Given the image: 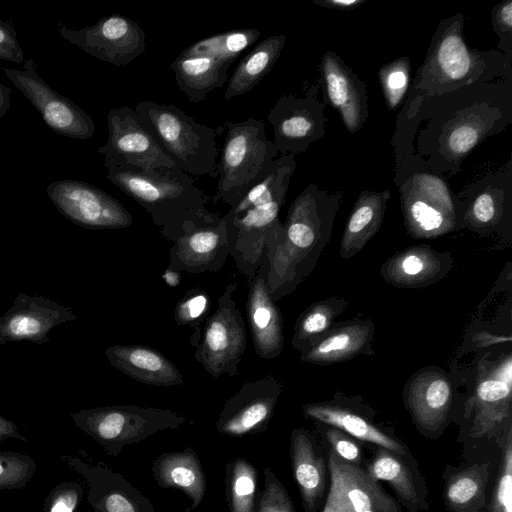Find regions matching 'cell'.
<instances>
[{"label":"cell","instance_id":"cell-31","mask_svg":"<svg viewBox=\"0 0 512 512\" xmlns=\"http://www.w3.org/2000/svg\"><path fill=\"white\" fill-rule=\"evenodd\" d=\"M389 191L363 192L348 218L341 243L340 256L349 259L358 254L378 232L383 221Z\"/></svg>","mask_w":512,"mask_h":512},{"label":"cell","instance_id":"cell-41","mask_svg":"<svg viewBox=\"0 0 512 512\" xmlns=\"http://www.w3.org/2000/svg\"><path fill=\"white\" fill-rule=\"evenodd\" d=\"M379 77L388 107L394 109L398 106L408 88L409 60L403 57L383 66Z\"/></svg>","mask_w":512,"mask_h":512},{"label":"cell","instance_id":"cell-34","mask_svg":"<svg viewBox=\"0 0 512 512\" xmlns=\"http://www.w3.org/2000/svg\"><path fill=\"white\" fill-rule=\"evenodd\" d=\"M489 478L487 464H477L452 474L445 483L448 506L456 512H476L485 503Z\"/></svg>","mask_w":512,"mask_h":512},{"label":"cell","instance_id":"cell-21","mask_svg":"<svg viewBox=\"0 0 512 512\" xmlns=\"http://www.w3.org/2000/svg\"><path fill=\"white\" fill-rule=\"evenodd\" d=\"M453 259L448 252L430 246H412L398 251L380 269L383 279L398 288H421L444 278Z\"/></svg>","mask_w":512,"mask_h":512},{"label":"cell","instance_id":"cell-2","mask_svg":"<svg viewBox=\"0 0 512 512\" xmlns=\"http://www.w3.org/2000/svg\"><path fill=\"white\" fill-rule=\"evenodd\" d=\"M332 222L333 214H324L320 193L312 185L291 204L281 237L265 251L268 286L275 301L291 293L313 270L329 241Z\"/></svg>","mask_w":512,"mask_h":512},{"label":"cell","instance_id":"cell-50","mask_svg":"<svg viewBox=\"0 0 512 512\" xmlns=\"http://www.w3.org/2000/svg\"><path fill=\"white\" fill-rule=\"evenodd\" d=\"M363 2L362 0H324L319 3L330 8L349 10L359 6Z\"/></svg>","mask_w":512,"mask_h":512},{"label":"cell","instance_id":"cell-26","mask_svg":"<svg viewBox=\"0 0 512 512\" xmlns=\"http://www.w3.org/2000/svg\"><path fill=\"white\" fill-rule=\"evenodd\" d=\"M151 471L161 488L179 489L190 499L188 509L199 506L206 494V476L196 451L186 447L181 451L165 452L152 463Z\"/></svg>","mask_w":512,"mask_h":512},{"label":"cell","instance_id":"cell-1","mask_svg":"<svg viewBox=\"0 0 512 512\" xmlns=\"http://www.w3.org/2000/svg\"><path fill=\"white\" fill-rule=\"evenodd\" d=\"M294 168V154H282L264 177L222 216L227 227L229 254L249 282L255 276L266 248L282 235L279 212Z\"/></svg>","mask_w":512,"mask_h":512},{"label":"cell","instance_id":"cell-6","mask_svg":"<svg viewBox=\"0 0 512 512\" xmlns=\"http://www.w3.org/2000/svg\"><path fill=\"white\" fill-rule=\"evenodd\" d=\"M76 427L112 457L126 445L139 443L160 431L175 429L187 420L170 409L137 405H110L71 413Z\"/></svg>","mask_w":512,"mask_h":512},{"label":"cell","instance_id":"cell-22","mask_svg":"<svg viewBox=\"0 0 512 512\" xmlns=\"http://www.w3.org/2000/svg\"><path fill=\"white\" fill-rule=\"evenodd\" d=\"M309 97L283 95L269 112L267 119L273 126V143L282 154L303 151L314 140L318 117Z\"/></svg>","mask_w":512,"mask_h":512},{"label":"cell","instance_id":"cell-28","mask_svg":"<svg viewBox=\"0 0 512 512\" xmlns=\"http://www.w3.org/2000/svg\"><path fill=\"white\" fill-rule=\"evenodd\" d=\"M475 418L472 435L483 437L510 416L511 357L498 368L497 374L478 383L473 400Z\"/></svg>","mask_w":512,"mask_h":512},{"label":"cell","instance_id":"cell-12","mask_svg":"<svg viewBox=\"0 0 512 512\" xmlns=\"http://www.w3.org/2000/svg\"><path fill=\"white\" fill-rule=\"evenodd\" d=\"M329 490L321 512H402L400 504L359 466L327 454Z\"/></svg>","mask_w":512,"mask_h":512},{"label":"cell","instance_id":"cell-15","mask_svg":"<svg viewBox=\"0 0 512 512\" xmlns=\"http://www.w3.org/2000/svg\"><path fill=\"white\" fill-rule=\"evenodd\" d=\"M281 392L282 384L271 375L244 383L225 402L215 422L217 431L230 437L265 432Z\"/></svg>","mask_w":512,"mask_h":512},{"label":"cell","instance_id":"cell-16","mask_svg":"<svg viewBox=\"0 0 512 512\" xmlns=\"http://www.w3.org/2000/svg\"><path fill=\"white\" fill-rule=\"evenodd\" d=\"M402 207L408 232L414 238H433L456 227L455 209L446 185L428 175L415 177L403 192Z\"/></svg>","mask_w":512,"mask_h":512},{"label":"cell","instance_id":"cell-45","mask_svg":"<svg viewBox=\"0 0 512 512\" xmlns=\"http://www.w3.org/2000/svg\"><path fill=\"white\" fill-rule=\"evenodd\" d=\"M330 449L343 461L361 467L363 459L362 447L357 439L342 430L328 426L324 432Z\"/></svg>","mask_w":512,"mask_h":512},{"label":"cell","instance_id":"cell-3","mask_svg":"<svg viewBox=\"0 0 512 512\" xmlns=\"http://www.w3.org/2000/svg\"><path fill=\"white\" fill-rule=\"evenodd\" d=\"M106 168L107 179L141 205L170 241L178 226L210 200L193 177L177 166L145 169L112 164Z\"/></svg>","mask_w":512,"mask_h":512},{"label":"cell","instance_id":"cell-24","mask_svg":"<svg viewBox=\"0 0 512 512\" xmlns=\"http://www.w3.org/2000/svg\"><path fill=\"white\" fill-rule=\"evenodd\" d=\"M110 365L133 380L152 386L183 384L180 370L158 350L143 345H114L105 350Z\"/></svg>","mask_w":512,"mask_h":512},{"label":"cell","instance_id":"cell-29","mask_svg":"<svg viewBox=\"0 0 512 512\" xmlns=\"http://www.w3.org/2000/svg\"><path fill=\"white\" fill-rule=\"evenodd\" d=\"M408 457L400 456L390 450L378 447L375 455L365 469L376 481L389 483L400 504L409 512H418L429 508L422 482L416 480V473L407 462Z\"/></svg>","mask_w":512,"mask_h":512},{"label":"cell","instance_id":"cell-4","mask_svg":"<svg viewBox=\"0 0 512 512\" xmlns=\"http://www.w3.org/2000/svg\"><path fill=\"white\" fill-rule=\"evenodd\" d=\"M144 128L172 162L190 176H218L216 130L173 104L141 101L135 109Z\"/></svg>","mask_w":512,"mask_h":512},{"label":"cell","instance_id":"cell-33","mask_svg":"<svg viewBox=\"0 0 512 512\" xmlns=\"http://www.w3.org/2000/svg\"><path fill=\"white\" fill-rule=\"evenodd\" d=\"M346 307V300L337 297L311 304L296 320L291 346L299 353L308 349L334 326V320Z\"/></svg>","mask_w":512,"mask_h":512},{"label":"cell","instance_id":"cell-25","mask_svg":"<svg viewBox=\"0 0 512 512\" xmlns=\"http://www.w3.org/2000/svg\"><path fill=\"white\" fill-rule=\"evenodd\" d=\"M305 418L342 430L353 438L410 457L408 448L395 437L378 428L368 418L335 401L316 402L303 406Z\"/></svg>","mask_w":512,"mask_h":512},{"label":"cell","instance_id":"cell-18","mask_svg":"<svg viewBox=\"0 0 512 512\" xmlns=\"http://www.w3.org/2000/svg\"><path fill=\"white\" fill-rule=\"evenodd\" d=\"M404 400L423 434L432 437L441 433L452 405V386L447 374L436 367L417 371L405 386Z\"/></svg>","mask_w":512,"mask_h":512},{"label":"cell","instance_id":"cell-8","mask_svg":"<svg viewBox=\"0 0 512 512\" xmlns=\"http://www.w3.org/2000/svg\"><path fill=\"white\" fill-rule=\"evenodd\" d=\"M171 241L168 268L178 272H216L230 256L225 221L205 207L185 219Z\"/></svg>","mask_w":512,"mask_h":512},{"label":"cell","instance_id":"cell-42","mask_svg":"<svg viewBox=\"0 0 512 512\" xmlns=\"http://www.w3.org/2000/svg\"><path fill=\"white\" fill-rule=\"evenodd\" d=\"M492 512H512V442L511 431L507 436L501 459L500 474L492 500Z\"/></svg>","mask_w":512,"mask_h":512},{"label":"cell","instance_id":"cell-40","mask_svg":"<svg viewBox=\"0 0 512 512\" xmlns=\"http://www.w3.org/2000/svg\"><path fill=\"white\" fill-rule=\"evenodd\" d=\"M254 512H297L288 491L270 467L264 470V485L258 492Z\"/></svg>","mask_w":512,"mask_h":512},{"label":"cell","instance_id":"cell-5","mask_svg":"<svg viewBox=\"0 0 512 512\" xmlns=\"http://www.w3.org/2000/svg\"><path fill=\"white\" fill-rule=\"evenodd\" d=\"M227 132L218 163L215 199L232 206L264 177L278 150L265 133L262 120L226 121Z\"/></svg>","mask_w":512,"mask_h":512},{"label":"cell","instance_id":"cell-43","mask_svg":"<svg viewBox=\"0 0 512 512\" xmlns=\"http://www.w3.org/2000/svg\"><path fill=\"white\" fill-rule=\"evenodd\" d=\"M84 495L77 481H64L54 486L44 499L43 512H76Z\"/></svg>","mask_w":512,"mask_h":512},{"label":"cell","instance_id":"cell-23","mask_svg":"<svg viewBox=\"0 0 512 512\" xmlns=\"http://www.w3.org/2000/svg\"><path fill=\"white\" fill-rule=\"evenodd\" d=\"M375 324L369 319L349 320L334 325L322 338L300 353L307 364L331 365L370 354Z\"/></svg>","mask_w":512,"mask_h":512},{"label":"cell","instance_id":"cell-35","mask_svg":"<svg viewBox=\"0 0 512 512\" xmlns=\"http://www.w3.org/2000/svg\"><path fill=\"white\" fill-rule=\"evenodd\" d=\"M460 28L450 29L438 41L432 58V72L442 82L467 79L476 68L471 51L465 45Z\"/></svg>","mask_w":512,"mask_h":512},{"label":"cell","instance_id":"cell-32","mask_svg":"<svg viewBox=\"0 0 512 512\" xmlns=\"http://www.w3.org/2000/svg\"><path fill=\"white\" fill-rule=\"evenodd\" d=\"M285 36L272 35L259 42L238 63L228 79L224 98L230 100L251 91L272 69L285 44Z\"/></svg>","mask_w":512,"mask_h":512},{"label":"cell","instance_id":"cell-36","mask_svg":"<svg viewBox=\"0 0 512 512\" xmlns=\"http://www.w3.org/2000/svg\"><path fill=\"white\" fill-rule=\"evenodd\" d=\"M258 471L243 457L225 466V495L229 512H254L258 495Z\"/></svg>","mask_w":512,"mask_h":512},{"label":"cell","instance_id":"cell-7","mask_svg":"<svg viewBox=\"0 0 512 512\" xmlns=\"http://www.w3.org/2000/svg\"><path fill=\"white\" fill-rule=\"evenodd\" d=\"M235 290V283L226 286L195 347V359L214 378L235 376L247 346L244 318L233 299Z\"/></svg>","mask_w":512,"mask_h":512},{"label":"cell","instance_id":"cell-10","mask_svg":"<svg viewBox=\"0 0 512 512\" xmlns=\"http://www.w3.org/2000/svg\"><path fill=\"white\" fill-rule=\"evenodd\" d=\"M46 193L56 209L76 225L88 229H123L132 215L104 190L79 180H57Z\"/></svg>","mask_w":512,"mask_h":512},{"label":"cell","instance_id":"cell-51","mask_svg":"<svg viewBox=\"0 0 512 512\" xmlns=\"http://www.w3.org/2000/svg\"><path fill=\"white\" fill-rule=\"evenodd\" d=\"M10 88L0 82V118L5 116L10 108Z\"/></svg>","mask_w":512,"mask_h":512},{"label":"cell","instance_id":"cell-13","mask_svg":"<svg viewBox=\"0 0 512 512\" xmlns=\"http://www.w3.org/2000/svg\"><path fill=\"white\" fill-rule=\"evenodd\" d=\"M108 139L98 148L105 167L127 164L145 169L176 166L144 128L129 106L110 109L107 116Z\"/></svg>","mask_w":512,"mask_h":512},{"label":"cell","instance_id":"cell-37","mask_svg":"<svg viewBox=\"0 0 512 512\" xmlns=\"http://www.w3.org/2000/svg\"><path fill=\"white\" fill-rule=\"evenodd\" d=\"M258 29H235L201 39L188 46L182 53L203 55L234 62L241 53L260 37Z\"/></svg>","mask_w":512,"mask_h":512},{"label":"cell","instance_id":"cell-44","mask_svg":"<svg viewBox=\"0 0 512 512\" xmlns=\"http://www.w3.org/2000/svg\"><path fill=\"white\" fill-rule=\"evenodd\" d=\"M485 125L479 120H469L454 127L446 138V146L456 156L469 152L481 139Z\"/></svg>","mask_w":512,"mask_h":512},{"label":"cell","instance_id":"cell-49","mask_svg":"<svg viewBox=\"0 0 512 512\" xmlns=\"http://www.w3.org/2000/svg\"><path fill=\"white\" fill-rule=\"evenodd\" d=\"M497 23L501 30L510 32L512 29V2L508 0L497 10Z\"/></svg>","mask_w":512,"mask_h":512},{"label":"cell","instance_id":"cell-48","mask_svg":"<svg viewBox=\"0 0 512 512\" xmlns=\"http://www.w3.org/2000/svg\"><path fill=\"white\" fill-rule=\"evenodd\" d=\"M8 439H16L23 442L27 441V438L20 433L17 425L0 414V441Z\"/></svg>","mask_w":512,"mask_h":512},{"label":"cell","instance_id":"cell-52","mask_svg":"<svg viewBox=\"0 0 512 512\" xmlns=\"http://www.w3.org/2000/svg\"><path fill=\"white\" fill-rule=\"evenodd\" d=\"M162 278L169 287H177L181 281V273L167 267Z\"/></svg>","mask_w":512,"mask_h":512},{"label":"cell","instance_id":"cell-53","mask_svg":"<svg viewBox=\"0 0 512 512\" xmlns=\"http://www.w3.org/2000/svg\"><path fill=\"white\" fill-rule=\"evenodd\" d=\"M0 317H1V315H0Z\"/></svg>","mask_w":512,"mask_h":512},{"label":"cell","instance_id":"cell-39","mask_svg":"<svg viewBox=\"0 0 512 512\" xmlns=\"http://www.w3.org/2000/svg\"><path fill=\"white\" fill-rule=\"evenodd\" d=\"M35 460L24 453L0 451V490L22 489L36 471Z\"/></svg>","mask_w":512,"mask_h":512},{"label":"cell","instance_id":"cell-30","mask_svg":"<svg viewBox=\"0 0 512 512\" xmlns=\"http://www.w3.org/2000/svg\"><path fill=\"white\" fill-rule=\"evenodd\" d=\"M232 62L203 55L180 53L171 63L176 84L193 103L204 100L208 93L222 87L228 81Z\"/></svg>","mask_w":512,"mask_h":512},{"label":"cell","instance_id":"cell-27","mask_svg":"<svg viewBox=\"0 0 512 512\" xmlns=\"http://www.w3.org/2000/svg\"><path fill=\"white\" fill-rule=\"evenodd\" d=\"M321 71L330 103L340 113L346 128L356 131L367 114L366 97L360 93V83L332 53L323 56Z\"/></svg>","mask_w":512,"mask_h":512},{"label":"cell","instance_id":"cell-17","mask_svg":"<svg viewBox=\"0 0 512 512\" xmlns=\"http://www.w3.org/2000/svg\"><path fill=\"white\" fill-rule=\"evenodd\" d=\"M77 317L69 306L44 296L20 292L0 317V345L12 341L49 342V332Z\"/></svg>","mask_w":512,"mask_h":512},{"label":"cell","instance_id":"cell-46","mask_svg":"<svg viewBox=\"0 0 512 512\" xmlns=\"http://www.w3.org/2000/svg\"><path fill=\"white\" fill-rule=\"evenodd\" d=\"M0 60L24 63V51L17 39V32L10 22L0 20Z\"/></svg>","mask_w":512,"mask_h":512},{"label":"cell","instance_id":"cell-20","mask_svg":"<svg viewBox=\"0 0 512 512\" xmlns=\"http://www.w3.org/2000/svg\"><path fill=\"white\" fill-rule=\"evenodd\" d=\"M292 473L305 512H318L324 504L328 467L324 453L314 435L296 428L290 437Z\"/></svg>","mask_w":512,"mask_h":512},{"label":"cell","instance_id":"cell-11","mask_svg":"<svg viewBox=\"0 0 512 512\" xmlns=\"http://www.w3.org/2000/svg\"><path fill=\"white\" fill-rule=\"evenodd\" d=\"M57 30L69 43L115 66L128 65L146 48L142 27L120 14L103 17L80 30L71 29L59 22Z\"/></svg>","mask_w":512,"mask_h":512},{"label":"cell","instance_id":"cell-14","mask_svg":"<svg viewBox=\"0 0 512 512\" xmlns=\"http://www.w3.org/2000/svg\"><path fill=\"white\" fill-rule=\"evenodd\" d=\"M60 459L85 480L87 501L94 512H156L151 501L122 474L94 460L85 450L61 455Z\"/></svg>","mask_w":512,"mask_h":512},{"label":"cell","instance_id":"cell-9","mask_svg":"<svg viewBox=\"0 0 512 512\" xmlns=\"http://www.w3.org/2000/svg\"><path fill=\"white\" fill-rule=\"evenodd\" d=\"M24 69L0 67L13 85L41 115L55 133L75 139H88L95 132L94 120L67 97L51 88L39 75L35 61L29 58Z\"/></svg>","mask_w":512,"mask_h":512},{"label":"cell","instance_id":"cell-19","mask_svg":"<svg viewBox=\"0 0 512 512\" xmlns=\"http://www.w3.org/2000/svg\"><path fill=\"white\" fill-rule=\"evenodd\" d=\"M268 272L269 263L265 254L255 276L250 281L246 311L257 356L263 359H274L283 349L284 328L281 312L270 294Z\"/></svg>","mask_w":512,"mask_h":512},{"label":"cell","instance_id":"cell-38","mask_svg":"<svg viewBox=\"0 0 512 512\" xmlns=\"http://www.w3.org/2000/svg\"><path fill=\"white\" fill-rule=\"evenodd\" d=\"M210 298L205 290L192 288L185 292L174 309V320L178 325L192 329L190 344L196 347L202 334V325L209 317Z\"/></svg>","mask_w":512,"mask_h":512},{"label":"cell","instance_id":"cell-47","mask_svg":"<svg viewBox=\"0 0 512 512\" xmlns=\"http://www.w3.org/2000/svg\"><path fill=\"white\" fill-rule=\"evenodd\" d=\"M498 205L495 197L488 192L480 194L473 202L469 217L475 226L492 224L497 217Z\"/></svg>","mask_w":512,"mask_h":512}]
</instances>
